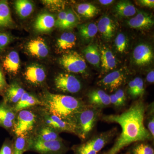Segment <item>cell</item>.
Listing matches in <instances>:
<instances>
[{"label": "cell", "mask_w": 154, "mask_h": 154, "mask_svg": "<svg viewBox=\"0 0 154 154\" xmlns=\"http://www.w3.org/2000/svg\"><path fill=\"white\" fill-rule=\"evenodd\" d=\"M146 107L142 100H138L121 114L102 116L103 121L117 123L122 128L121 134L107 154H117L131 143L154 140L145 126Z\"/></svg>", "instance_id": "obj_1"}, {"label": "cell", "mask_w": 154, "mask_h": 154, "mask_svg": "<svg viewBox=\"0 0 154 154\" xmlns=\"http://www.w3.org/2000/svg\"><path fill=\"white\" fill-rule=\"evenodd\" d=\"M39 99L42 103V106L69 124L74 114L88 106L82 100L74 96L52 94L47 90L44 91Z\"/></svg>", "instance_id": "obj_2"}, {"label": "cell", "mask_w": 154, "mask_h": 154, "mask_svg": "<svg viewBox=\"0 0 154 154\" xmlns=\"http://www.w3.org/2000/svg\"><path fill=\"white\" fill-rule=\"evenodd\" d=\"M101 112V110L88 105L82 110L74 114L69 122L74 134L82 140H85L96 125Z\"/></svg>", "instance_id": "obj_3"}, {"label": "cell", "mask_w": 154, "mask_h": 154, "mask_svg": "<svg viewBox=\"0 0 154 154\" xmlns=\"http://www.w3.org/2000/svg\"><path fill=\"white\" fill-rule=\"evenodd\" d=\"M40 124L39 116L36 107L17 112L11 134L14 137H31Z\"/></svg>", "instance_id": "obj_4"}, {"label": "cell", "mask_w": 154, "mask_h": 154, "mask_svg": "<svg viewBox=\"0 0 154 154\" xmlns=\"http://www.w3.org/2000/svg\"><path fill=\"white\" fill-rule=\"evenodd\" d=\"M68 150L62 139L44 141L30 137L28 151L36 152L39 154H65Z\"/></svg>", "instance_id": "obj_5"}, {"label": "cell", "mask_w": 154, "mask_h": 154, "mask_svg": "<svg viewBox=\"0 0 154 154\" xmlns=\"http://www.w3.org/2000/svg\"><path fill=\"white\" fill-rule=\"evenodd\" d=\"M40 124L44 125L55 130L58 132H67L74 134V131L68 122L64 121L42 106H36Z\"/></svg>", "instance_id": "obj_6"}, {"label": "cell", "mask_w": 154, "mask_h": 154, "mask_svg": "<svg viewBox=\"0 0 154 154\" xmlns=\"http://www.w3.org/2000/svg\"><path fill=\"white\" fill-rule=\"evenodd\" d=\"M59 61L61 65L69 72L83 75L86 73L87 66L85 60L78 52L72 51L66 53Z\"/></svg>", "instance_id": "obj_7"}, {"label": "cell", "mask_w": 154, "mask_h": 154, "mask_svg": "<svg viewBox=\"0 0 154 154\" xmlns=\"http://www.w3.org/2000/svg\"><path fill=\"white\" fill-rule=\"evenodd\" d=\"M54 84L57 90L66 94H76L82 88L80 80L74 75L67 73L58 74L54 79Z\"/></svg>", "instance_id": "obj_8"}, {"label": "cell", "mask_w": 154, "mask_h": 154, "mask_svg": "<svg viewBox=\"0 0 154 154\" xmlns=\"http://www.w3.org/2000/svg\"><path fill=\"white\" fill-rule=\"evenodd\" d=\"M126 76L122 71H115L106 75L97 83V85L109 92L118 90L125 82Z\"/></svg>", "instance_id": "obj_9"}, {"label": "cell", "mask_w": 154, "mask_h": 154, "mask_svg": "<svg viewBox=\"0 0 154 154\" xmlns=\"http://www.w3.org/2000/svg\"><path fill=\"white\" fill-rule=\"evenodd\" d=\"M17 113L14 107L3 100L0 101V127L3 128L11 133Z\"/></svg>", "instance_id": "obj_10"}, {"label": "cell", "mask_w": 154, "mask_h": 154, "mask_svg": "<svg viewBox=\"0 0 154 154\" xmlns=\"http://www.w3.org/2000/svg\"><path fill=\"white\" fill-rule=\"evenodd\" d=\"M24 79L27 82L34 86L41 85L46 78L44 69L38 65L28 66L24 73Z\"/></svg>", "instance_id": "obj_11"}, {"label": "cell", "mask_w": 154, "mask_h": 154, "mask_svg": "<svg viewBox=\"0 0 154 154\" xmlns=\"http://www.w3.org/2000/svg\"><path fill=\"white\" fill-rule=\"evenodd\" d=\"M89 105L101 110L110 105V96L105 91L96 89L90 91L87 94Z\"/></svg>", "instance_id": "obj_12"}, {"label": "cell", "mask_w": 154, "mask_h": 154, "mask_svg": "<svg viewBox=\"0 0 154 154\" xmlns=\"http://www.w3.org/2000/svg\"><path fill=\"white\" fill-rule=\"evenodd\" d=\"M133 57L135 63L137 65H146L150 63L153 59V52L148 45L140 44L134 48Z\"/></svg>", "instance_id": "obj_13"}, {"label": "cell", "mask_w": 154, "mask_h": 154, "mask_svg": "<svg viewBox=\"0 0 154 154\" xmlns=\"http://www.w3.org/2000/svg\"><path fill=\"white\" fill-rule=\"evenodd\" d=\"M25 91L19 83L13 82L8 85L3 96V100L7 104L14 107L19 102Z\"/></svg>", "instance_id": "obj_14"}, {"label": "cell", "mask_w": 154, "mask_h": 154, "mask_svg": "<svg viewBox=\"0 0 154 154\" xmlns=\"http://www.w3.org/2000/svg\"><path fill=\"white\" fill-rule=\"evenodd\" d=\"M31 55L37 58H44L48 55L49 51L43 38L38 37L30 40L26 46Z\"/></svg>", "instance_id": "obj_15"}, {"label": "cell", "mask_w": 154, "mask_h": 154, "mask_svg": "<svg viewBox=\"0 0 154 154\" xmlns=\"http://www.w3.org/2000/svg\"><path fill=\"white\" fill-rule=\"evenodd\" d=\"M116 129L113 128L93 137L88 141L94 150L98 153L114 137Z\"/></svg>", "instance_id": "obj_16"}, {"label": "cell", "mask_w": 154, "mask_h": 154, "mask_svg": "<svg viewBox=\"0 0 154 154\" xmlns=\"http://www.w3.org/2000/svg\"><path fill=\"white\" fill-rule=\"evenodd\" d=\"M128 25L134 29L145 30L150 29L154 25V20L150 15L140 12L127 22Z\"/></svg>", "instance_id": "obj_17"}, {"label": "cell", "mask_w": 154, "mask_h": 154, "mask_svg": "<svg viewBox=\"0 0 154 154\" xmlns=\"http://www.w3.org/2000/svg\"><path fill=\"white\" fill-rule=\"evenodd\" d=\"M59 134V133L51 128L40 124L31 137L38 140L48 141L61 139Z\"/></svg>", "instance_id": "obj_18"}, {"label": "cell", "mask_w": 154, "mask_h": 154, "mask_svg": "<svg viewBox=\"0 0 154 154\" xmlns=\"http://www.w3.org/2000/svg\"><path fill=\"white\" fill-rule=\"evenodd\" d=\"M55 25V19L51 14L43 13L38 15L34 22V28L39 33L49 32Z\"/></svg>", "instance_id": "obj_19"}, {"label": "cell", "mask_w": 154, "mask_h": 154, "mask_svg": "<svg viewBox=\"0 0 154 154\" xmlns=\"http://www.w3.org/2000/svg\"><path fill=\"white\" fill-rule=\"evenodd\" d=\"M42 106V103L37 96L25 91L21 99L14 107L16 113L21 110L36 106Z\"/></svg>", "instance_id": "obj_20"}, {"label": "cell", "mask_w": 154, "mask_h": 154, "mask_svg": "<svg viewBox=\"0 0 154 154\" xmlns=\"http://www.w3.org/2000/svg\"><path fill=\"white\" fill-rule=\"evenodd\" d=\"M20 66L19 54L16 51H11L3 59L2 67L7 72L11 75H17Z\"/></svg>", "instance_id": "obj_21"}, {"label": "cell", "mask_w": 154, "mask_h": 154, "mask_svg": "<svg viewBox=\"0 0 154 154\" xmlns=\"http://www.w3.org/2000/svg\"><path fill=\"white\" fill-rule=\"evenodd\" d=\"M97 26L98 31L105 40L109 41L113 38L115 32L116 25L110 17L107 16L102 17Z\"/></svg>", "instance_id": "obj_22"}, {"label": "cell", "mask_w": 154, "mask_h": 154, "mask_svg": "<svg viewBox=\"0 0 154 154\" xmlns=\"http://www.w3.org/2000/svg\"><path fill=\"white\" fill-rule=\"evenodd\" d=\"M101 66L103 73L114 69L116 67V58L109 48L104 47L101 50Z\"/></svg>", "instance_id": "obj_23"}, {"label": "cell", "mask_w": 154, "mask_h": 154, "mask_svg": "<svg viewBox=\"0 0 154 154\" xmlns=\"http://www.w3.org/2000/svg\"><path fill=\"white\" fill-rule=\"evenodd\" d=\"M14 23L8 2L0 1V29L10 28Z\"/></svg>", "instance_id": "obj_24"}, {"label": "cell", "mask_w": 154, "mask_h": 154, "mask_svg": "<svg viewBox=\"0 0 154 154\" xmlns=\"http://www.w3.org/2000/svg\"><path fill=\"white\" fill-rule=\"evenodd\" d=\"M76 40L74 33L70 32H65L58 38L57 46L59 50L66 51L75 47Z\"/></svg>", "instance_id": "obj_25"}, {"label": "cell", "mask_w": 154, "mask_h": 154, "mask_svg": "<svg viewBox=\"0 0 154 154\" xmlns=\"http://www.w3.org/2000/svg\"><path fill=\"white\" fill-rule=\"evenodd\" d=\"M14 7L17 14L22 19L27 18L32 14L34 5L27 0H17L14 3Z\"/></svg>", "instance_id": "obj_26"}, {"label": "cell", "mask_w": 154, "mask_h": 154, "mask_svg": "<svg viewBox=\"0 0 154 154\" xmlns=\"http://www.w3.org/2000/svg\"><path fill=\"white\" fill-rule=\"evenodd\" d=\"M83 52L86 60L89 63L99 67L101 62V54L97 45H90L85 48Z\"/></svg>", "instance_id": "obj_27"}, {"label": "cell", "mask_w": 154, "mask_h": 154, "mask_svg": "<svg viewBox=\"0 0 154 154\" xmlns=\"http://www.w3.org/2000/svg\"><path fill=\"white\" fill-rule=\"evenodd\" d=\"M116 13L121 17H132L136 13L137 10L132 3L128 1H122L116 4Z\"/></svg>", "instance_id": "obj_28"}, {"label": "cell", "mask_w": 154, "mask_h": 154, "mask_svg": "<svg viewBox=\"0 0 154 154\" xmlns=\"http://www.w3.org/2000/svg\"><path fill=\"white\" fill-rule=\"evenodd\" d=\"M78 29L81 37L86 41L94 38L98 31L97 25L93 23L80 25L78 26Z\"/></svg>", "instance_id": "obj_29"}, {"label": "cell", "mask_w": 154, "mask_h": 154, "mask_svg": "<svg viewBox=\"0 0 154 154\" xmlns=\"http://www.w3.org/2000/svg\"><path fill=\"white\" fill-rule=\"evenodd\" d=\"M30 138V137L26 136L14 137L13 154H23L28 151Z\"/></svg>", "instance_id": "obj_30"}, {"label": "cell", "mask_w": 154, "mask_h": 154, "mask_svg": "<svg viewBox=\"0 0 154 154\" xmlns=\"http://www.w3.org/2000/svg\"><path fill=\"white\" fill-rule=\"evenodd\" d=\"M126 154H154L153 147L146 141L135 143Z\"/></svg>", "instance_id": "obj_31"}, {"label": "cell", "mask_w": 154, "mask_h": 154, "mask_svg": "<svg viewBox=\"0 0 154 154\" xmlns=\"http://www.w3.org/2000/svg\"><path fill=\"white\" fill-rule=\"evenodd\" d=\"M76 9L78 13L85 18H92L99 12L98 8L90 3L79 4L77 5Z\"/></svg>", "instance_id": "obj_32"}, {"label": "cell", "mask_w": 154, "mask_h": 154, "mask_svg": "<svg viewBox=\"0 0 154 154\" xmlns=\"http://www.w3.org/2000/svg\"><path fill=\"white\" fill-rule=\"evenodd\" d=\"M144 119H146L147 130L151 135L152 137L154 138V102L146 107Z\"/></svg>", "instance_id": "obj_33"}, {"label": "cell", "mask_w": 154, "mask_h": 154, "mask_svg": "<svg viewBox=\"0 0 154 154\" xmlns=\"http://www.w3.org/2000/svg\"><path fill=\"white\" fill-rule=\"evenodd\" d=\"M71 149L74 154H97L88 141L80 144L74 145Z\"/></svg>", "instance_id": "obj_34"}, {"label": "cell", "mask_w": 154, "mask_h": 154, "mask_svg": "<svg viewBox=\"0 0 154 154\" xmlns=\"http://www.w3.org/2000/svg\"><path fill=\"white\" fill-rule=\"evenodd\" d=\"M78 19L75 15L71 10L67 11L66 18L64 21L60 29L62 30H66L73 28L77 25Z\"/></svg>", "instance_id": "obj_35"}, {"label": "cell", "mask_w": 154, "mask_h": 154, "mask_svg": "<svg viewBox=\"0 0 154 154\" xmlns=\"http://www.w3.org/2000/svg\"><path fill=\"white\" fill-rule=\"evenodd\" d=\"M43 4L50 11H61L65 6V2L58 0H45L42 1Z\"/></svg>", "instance_id": "obj_36"}, {"label": "cell", "mask_w": 154, "mask_h": 154, "mask_svg": "<svg viewBox=\"0 0 154 154\" xmlns=\"http://www.w3.org/2000/svg\"><path fill=\"white\" fill-rule=\"evenodd\" d=\"M116 48L119 52L122 54L126 51L128 46L126 36L122 33H119L115 38Z\"/></svg>", "instance_id": "obj_37"}, {"label": "cell", "mask_w": 154, "mask_h": 154, "mask_svg": "<svg viewBox=\"0 0 154 154\" xmlns=\"http://www.w3.org/2000/svg\"><path fill=\"white\" fill-rule=\"evenodd\" d=\"M134 79L135 80L136 85L134 92L131 97L133 99H136L142 97L145 92L144 82L142 79L140 77H137Z\"/></svg>", "instance_id": "obj_38"}, {"label": "cell", "mask_w": 154, "mask_h": 154, "mask_svg": "<svg viewBox=\"0 0 154 154\" xmlns=\"http://www.w3.org/2000/svg\"><path fill=\"white\" fill-rule=\"evenodd\" d=\"M14 142L13 140L6 139L0 149V154H13Z\"/></svg>", "instance_id": "obj_39"}, {"label": "cell", "mask_w": 154, "mask_h": 154, "mask_svg": "<svg viewBox=\"0 0 154 154\" xmlns=\"http://www.w3.org/2000/svg\"><path fill=\"white\" fill-rule=\"evenodd\" d=\"M11 38L8 33L0 32V52L10 43Z\"/></svg>", "instance_id": "obj_40"}, {"label": "cell", "mask_w": 154, "mask_h": 154, "mask_svg": "<svg viewBox=\"0 0 154 154\" xmlns=\"http://www.w3.org/2000/svg\"><path fill=\"white\" fill-rule=\"evenodd\" d=\"M8 85L6 82L2 69L0 66V96H3Z\"/></svg>", "instance_id": "obj_41"}, {"label": "cell", "mask_w": 154, "mask_h": 154, "mask_svg": "<svg viewBox=\"0 0 154 154\" xmlns=\"http://www.w3.org/2000/svg\"><path fill=\"white\" fill-rule=\"evenodd\" d=\"M67 11H61L58 15L57 19L55 21V26L58 28H60L64 21L66 18Z\"/></svg>", "instance_id": "obj_42"}, {"label": "cell", "mask_w": 154, "mask_h": 154, "mask_svg": "<svg viewBox=\"0 0 154 154\" xmlns=\"http://www.w3.org/2000/svg\"><path fill=\"white\" fill-rule=\"evenodd\" d=\"M114 94L121 102L122 105L123 106H125L127 101V98L124 91L122 89H118L116 91Z\"/></svg>", "instance_id": "obj_43"}, {"label": "cell", "mask_w": 154, "mask_h": 154, "mask_svg": "<svg viewBox=\"0 0 154 154\" xmlns=\"http://www.w3.org/2000/svg\"><path fill=\"white\" fill-rule=\"evenodd\" d=\"M110 105H113L115 108L119 109L123 107L121 102L116 96L115 94H113L110 95Z\"/></svg>", "instance_id": "obj_44"}, {"label": "cell", "mask_w": 154, "mask_h": 154, "mask_svg": "<svg viewBox=\"0 0 154 154\" xmlns=\"http://www.w3.org/2000/svg\"><path fill=\"white\" fill-rule=\"evenodd\" d=\"M139 3L141 5L148 8H152L154 7V1L153 0H140L139 1Z\"/></svg>", "instance_id": "obj_45"}, {"label": "cell", "mask_w": 154, "mask_h": 154, "mask_svg": "<svg viewBox=\"0 0 154 154\" xmlns=\"http://www.w3.org/2000/svg\"><path fill=\"white\" fill-rule=\"evenodd\" d=\"M147 82H148L152 84L154 82V70H152L151 71L149 72L147 75L146 77Z\"/></svg>", "instance_id": "obj_46"}, {"label": "cell", "mask_w": 154, "mask_h": 154, "mask_svg": "<svg viewBox=\"0 0 154 154\" xmlns=\"http://www.w3.org/2000/svg\"><path fill=\"white\" fill-rule=\"evenodd\" d=\"M114 2L113 0H100L99 1V2L102 5H110Z\"/></svg>", "instance_id": "obj_47"}, {"label": "cell", "mask_w": 154, "mask_h": 154, "mask_svg": "<svg viewBox=\"0 0 154 154\" xmlns=\"http://www.w3.org/2000/svg\"><path fill=\"white\" fill-rule=\"evenodd\" d=\"M102 154H107V152H105L103 153H102Z\"/></svg>", "instance_id": "obj_48"}]
</instances>
